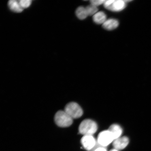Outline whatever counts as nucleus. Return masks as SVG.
Masks as SVG:
<instances>
[{"label": "nucleus", "instance_id": "obj_1", "mask_svg": "<svg viewBox=\"0 0 151 151\" xmlns=\"http://www.w3.org/2000/svg\"><path fill=\"white\" fill-rule=\"evenodd\" d=\"M97 124L93 121L86 119L81 123L79 131L80 134L84 135H92L97 131Z\"/></svg>", "mask_w": 151, "mask_h": 151}, {"label": "nucleus", "instance_id": "obj_2", "mask_svg": "<svg viewBox=\"0 0 151 151\" xmlns=\"http://www.w3.org/2000/svg\"><path fill=\"white\" fill-rule=\"evenodd\" d=\"M54 119L57 125L61 127H68L73 123V119L64 111H58L55 116Z\"/></svg>", "mask_w": 151, "mask_h": 151}, {"label": "nucleus", "instance_id": "obj_3", "mask_svg": "<svg viewBox=\"0 0 151 151\" xmlns=\"http://www.w3.org/2000/svg\"><path fill=\"white\" fill-rule=\"evenodd\" d=\"M64 111L73 119L80 118L83 114L82 109L78 104L75 102L68 104Z\"/></svg>", "mask_w": 151, "mask_h": 151}, {"label": "nucleus", "instance_id": "obj_4", "mask_svg": "<svg viewBox=\"0 0 151 151\" xmlns=\"http://www.w3.org/2000/svg\"><path fill=\"white\" fill-rule=\"evenodd\" d=\"M104 5L106 9L114 12L121 11L126 7V3L122 0H107Z\"/></svg>", "mask_w": 151, "mask_h": 151}, {"label": "nucleus", "instance_id": "obj_5", "mask_svg": "<svg viewBox=\"0 0 151 151\" xmlns=\"http://www.w3.org/2000/svg\"><path fill=\"white\" fill-rule=\"evenodd\" d=\"M114 140V137L109 130L103 131L98 136L97 143L100 146L105 147Z\"/></svg>", "mask_w": 151, "mask_h": 151}, {"label": "nucleus", "instance_id": "obj_6", "mask_svg": "<svg viewBox=\"0 0 151 151\" xmlns=\"http://www.w3.org/2000/svg\"><path fill=\"white\" fill-rule=\"evenodd\" d=\"M81 141L83 147L88 150H92L97 143L96 139L92 135H84Z\"/></svg>", "mask_w": 151, "mask_h": 151}, {"label": "nucleus", "instance_id": "obj_7", "mask_svg": "<svg viewBox=\"0 0 151 151\" xmlns=\"http://www.w3.org/2000/svg\"><path fill=\"white\" fill-rule=\"evenodd\" d=\"M129 142V139L127 137H120L115 139L113 142V145L114 149L120 150L125 148Z\"/></svg>", "mask_w": 151, "mask_h": 151}, {"label": "nucleus", "instance_id": "obj_8", "mask_svg": "<svg viewBox=\"0 0 151 151\" xmlns=\"http://www.w3.org/2000/svg\"><path fill=\"white\" fill-rule=\"evenodd\" d=\"M119 22L114 19H107L103 24V27L105 29L111 31L114 30L119 26Z\"/></svg>", "mask_w": 151, "mask_h": 151}, {"label": "nucleus", "instance_id": "obj_9", "mask_svg": "<svg viewBox=\"0 0 151 151\" xmlns=\"http://www.w3.org/2000/svg\"><path fill=\"white\" fill-rule=\"evenodd\" d=\"M112 133L114 140L121 136L122 130V128L117 124H113L110 126L108 129Z\"/></svg>", "mask_w": 151, "mask_h": 151}, {"label": "nucleus", "instance_id": "obj_10", "mask_svg": "<svg viewBox=\"0 0 151 151\" xmlns=\"http://www.w3.org/2000/svg\"><path fill=\"white\" fill-rule=\"evenodd\" d=\"M9 7L11 10L17 13H20L23 10L21 6L19 1L10 0L8 2Z\"/></svg>", "mask_w": 151, "mask_h": 151}, {"label": "nucleus", "instance_id": "obj_11", "mask_svg": "<svg viewBox=\"0 0 151 151\" xmlns=\"http://www.w3.org/2000/svg\"><path fill=\"white\" fill-rule=\"evenodd\" d=\"M93 19L96 23L103 24L106 19V16L104 13L102 11L98 12L93 16Z\"/></svg>", "mask_w": 151, "mask_h": 151}, {"label": "nucleus", "instance_id": "obj_12", "mask_svg": "<svg viewBox=\"0 0 151 151\" xmlns=\"http://www.w3.org/2000/svg\"><path fill=\"white\" fill-rule=\"evenodd\" d=\"M76 14L77 17L81 20H84L88 16L86 8L82 6L77 9Z\"/></svg>", "mask_w": 151, "mask_h": 151}, {"label": "nucleus", "instance_id": "obj_13", "mask_svg": "<svg viewBox=\"0 0 151 151\" xmlns=\"http://www.w3.org/2000/svg\"><path fill=\"white\" fill-rule=\"evenodd\" d=\"M86 8L88 16H94L98 12V9L97 7L91 4L88 6Z\"/></svg>", "mask_w": 151, "mask_h": 151}, {"label": "nucleus", "instance_id": "obj_14", "mask_svg": "<svg viewBox=\"0 0 151 151\" xmlns=\"http://www.w3.org/2000/svg\"><path fill=\"white\" fill-rule=\"evenodd\" d=\"M19 2L21 6L24 9L29 7L31 4L32 1L31 0H20Z\"/></svg>", "mask_w": 151, "mask_h": 151}, {"label": "nucleus", "instance_id": "obj_15", "mask_svg": "<svg viewBox=\"0 0 151 151\" xmlns=\"http://www.w3.org/2000/svg\"><path fill=\"white\" fill-rule=\"evenodd\" d=\"M105 1V0H92L90 1L91 4L97 7L103 4L104 3Z\"/></svg>", "mask_w": 151, "mask_h": 151}, {"label": "nucleus", "instance_id": "obj_16", "mask_svg": "<svg viewBox=\"0 0 151 151\" xmlns=\"http://www.w3.org/2000/svg\"><path fill=\"white\" fill-rule=\"evenodd\" d=\"M94 151H107L105 147H99L96 148Z\"/></svg>", "mask_w": 151, "mask_h": 151}, {"label": "nucleus", "instance_id": "obj_17", "mask_svg": "<svg viewBox=\"0 0 151 151\" xmlns=\"http://www.w3.org/2000/svg\"><path fill=\"white\" fill-rule=\"evenodd\" d=\"M110 151H119V150H116V149H113L111 150Z\"/></svg>", "mask_w": 151, "mask_h": 151}]
</instances>
